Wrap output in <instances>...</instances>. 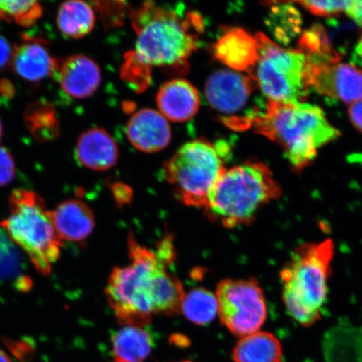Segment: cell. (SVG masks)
Here are the masks:
<instances>
[{
  "label": "cell",
  "mask_w": 362,
  "mask_h": 362,
  "mask_svg": "<svg viewBox=\"0 0 362 362\" xmlns=\"http://www.w3.org/2000/svg\"><path fill=\"white\" fill-rule=\"evenodd\" d=\"M130 264L112 269L106 296L123 327H146L153 315H175L185 297L182 283L169 271L175 261L172 238L163 239L156 251L128 239Z\"/></svg>",
  "instance_id": "cell-1"
},
{
  "label": "cell",
  "mask_w": 362,
  "mask_h": 362,
  "mask_svg": "<svg viewBox=\"0 0 362 362\" xmlns=\"http://www.w3.org/2000/svg\"><path fill=\"white\" fill-rule=\"evenodd\" d=\"M334 251L330 238L300 244L280 271L284 305L302 327H312L322 316Z\"/></svg>",
  "instance_id": "cell-2"
},
{
  "label": "cell",
  "mask_w": 362,
  "mask_h": 362,
  "mask_svg": "<svg viewBox=\"0 0 362 362\" xmlns=\"http://www.w3.org/2000/svg\"><path fill=\"white\" fill-rule=\"evenodd\" d=\"M252 127L280 144L297 172L314 160L320 148L341 135L319 107L305 103L268 102Z\"/></svg>",
  "instance_id": "cell-3"
},
{
  "label": "cell",
  "mask_w": 362,
  "mask_h": 362,
  "mask_svg": "<svg viewBox=\"0 0 362 362\" xmlns=\"http://www.w3.org/2000/svg\"><path fill=\"white\" fill-rule=\"evenodd\" d=\"M282 196V188L269 167L247 162L226 169L208 194L204 210L226 228L250 225L260 211Z\"/></svg>",
  "instance_id": "cell-4"
},
{
  "label": "cell",
  "mask_w": 362,
  "mask_h": 362,
  "mask_svg": "<svg viewBox=\"0 0 362 362\" xmlns=\"http://www.w3.org/2000/svg\"><path fill=\"white\" fill-rule=\"evenodd\" d=\"M193 20L151 3L140 8L133 16L136 63L148 67L182 64L197 49V35L189 24Z\"/></svg>",
  "instance_id": "cell-5"
},
{
  "label": "cell",
  "mask_w": 362,
  "mask_h": 362,
  "mask_svg": "<svg viewBox=\"0 0 362 362\" xmlns=\"http://www.w3.org/2000/svg\"><path fill=\"white\" fill-rule=\"evenodd\" d=\"M1 226L28 256L36 270L51 274L60 259L63 241L57 232L52 212L37 193L17 189L10 197V214Z\"/></svg>",
  "instance_id": "cell-6"
},
{
  "label": "cell",
  "mask_w": 362,
  "mask_h": 362,
  "mask_svg": "<svg viewBox=\"0 0 362 362\" xmlns=\"http://www.w3.org/2000/svg\"><path fill=\"white\" fill-rule=\"evenodd\" d=\"M219 148L205 140H194L165 163V178L185 206L205 208L208 194L226 170L225 155Z\"/></svg>",
  "instance_id": "cell-7"
},
{
  "label": "cell",
  "mask_w": 362,
  "mask_h": 362,
  "mask_svg": "<svg viewBox=\"0 0 362 362\" xmlns=\"http://www.w3.org/2000/svg\"><path fill=\"white\" fill-rule=\"evenodd\" d=\"M259 57L250 75L268 102L302 103L309 93L305 54L286 49L264 34L255 36Z\"/></svg>",
  "instance_id": "cell-8"
},
{
  "label": "cell",
  "mask_w": 362,
  "mask_h": 362,
  "mask_svg": "<svg viewBox=\"0 0 362 362\" xmlns=\"http://www.w3.org/2000/svg\"><path fill=\"white\" fill-rule=\"evenodd\" d=\"M215 294L217 315L230 333L243 338L260 332L268 317V307L256 279L221 280Z\"/></svg>",
  "instance_id": "cell-9"
},
{
  "label": "cell",
  "mask_w": 362,
  "mask_h": 362,
  "mask_svg": "<svg viewBox=\"0 0 362 362\" xmlns=\"http://www.w3.org/2000/svg\"><path fill=\"white\" fill-rule=\"evenodd\" d=\"M259 90L256 81L250 74L230 69L214 72L208 78L205 88L206 97L210 106L223 115L226 125L244 129L239 115L243 113L252 126L256 117L262 112L253 111L252 101L255 98V92Z\"/></svg>",
  "instance_id": "cell-10"
},
{
  "label": "cell",
  "mask_w": 362,
  "mask_h": 362,
  "mask_svg": "<svg viewBox=\"0 0 362 362\" xmlns=\"http://www.w3.org/2000/svg\"><path fill=\"white\" fill-rule=\"evenodd\" d=\"M307 81L319 93L347 103L362 98V71L346 63L307 60Z\"/></svg>",
  "instance_id": "cell-11"
},
{
  "label": "cell",
  "mask_w": 362,
  "mask_h": 362,
  "mask_svg": "<svg viewBox=\"0 0 362 362\" xmlns=\"http://www.w3.org/2000/svg\"><path fill=\"white\" fill-rule=\"evenodd\" d=\"M127 136L139 151L155 153L169 146L171 129L168 120L160 112L143 108L130 117Z\"/></svg>",
  "instance_id": "cell-12"
},
{
  "label": "cell",
  "mask_w": 362,
  "mask_h": 362,
  "mask_svg": "<svg viewBox=\"0 0 362 362\" xmlns=\"http://www.w3.org/2000/svg\"><path fill=\"white\" fill-rule=\"evenodd\" d=\"M214 54L230 70L250 74L259 57L255 36L242 28L226 31L217 40Z\"/></svg>",
  "instance_id": "cell-13"
},
{
  "label": "cell",
  "mask_w": 362,
  "mask_h": 362,
  "mask_svg": "<svg viewBox=\"0 0 362 362\" xmlns=\"http://www.w3.org/2000/svg\"><path fill=\"white\" fill-rule=\"evenodd\" d=\"M58 71L63 92L76 99L92 96L101 84L100 68L93 59L84 55L68 57Z\"/></svg>",
  "instance_id": "cell-14"
},
{
  "label": "cell",
  "mask_w": 362,
  "mask_h": 362,
  "mask_svg": "<svg viewBox=\"0 0 362 362\" xmlns=\"http://www.w3.org/2000/svg\"><path fill=\"white\" fill-rule=\"evenodd\" d=\"M156 103L158 112L167 120L181 123L197 115L201 99L197 89L188 81L174 79L158 90Z\"/></svg>",
  "instance_id": "cell-15"
},
{
  "label": "cell",
  "mask_w": 362,
  "mask_h": 362,
  "mask_svg": "<svg viewBox=\"0 0 362 362\" xmlns=\"http://www.w3.org/2000/svg\"><path fill=\"white\" fill-rule=\"evenodd\" d=\"M11 65L21 78L34 83L57 74L60 67L43 42L34 40H26L13 49Z\"/></svg>",
  "instance_id": "cell-16"
},
{
  "label": "cell",
  "mask_w": 362,
  "mask_h": 362,
  "mask_svg": "<svg viewBox=\"0 0 362 362\" xmlns=\"http://www.w3.org/2000/svg\"><path fill=\"white\" fill-rule=\"evenodd\" d=\"M76 157L86 168L106 171L116 165L119 148L105 129L93 128L80 136L76 143Z\"/></svg>",
  "instance_id": "cell-17"
},
{
  "label": "cell",
  "mask_w": 362,
  "mask_h": 362,
  "mask_svg": "<svg viewBox=\"0 0 362 362\" xmlns=\"http://www.w3.org/2000/svg\"><path fill=\"white\" fill-rule=\"evenodd\" d=\"M54 224L62 241L81 242L95 228L93 212L81 200L63 202L52 212Z\"/></svg>",
  "instance_id": "cell-18"
},
{
  "label": "cell",
  "mask_w": 362,
  "mask_h": 362,
  "mask_svg": "<svg viewBox=\"0 0 362 362\" xmlns=\"http://www.w3.org/2000/svg\"><path fill=\"white\" fill-rule=\"evenodd\" d=\"M233 357L234 362H284L283 347L274 334L259 332L240 339Z\"/></svg>",
  "instance_id": "cell-19"
},
{
  "label": "cell",
  "mask_w": 362,
  "mask_h": 362,
  "mask_svg": "<svg viewBox=\"0 0 362 362\" xmlns=\"http://www.w3.org/2000/svg\"><path fill=\"white\" fill-rule=\"evenodd\" d=\"M112 350L117 362H146L153 348V339L141 327H124L113 334Z\"/></svg>",
  "instance_id": "cell-20"
},
{
  "label": "cell",
  "mask_w": 362,
  "mask_h": 362,
  "mask_svg": "<svg viewBox=\"0 0 362 362\" xmlns=\"http://www.w3.org/2000/svg\"><path fill=\"white\" fill-rule=\"evenodd\" d=\"M96 16L88 3L72 0L63 3L57 12V24L59 30L66 37L81 39L94 28Z\"/></svg>",
  "instance_id": "cell-21"
},
{
  "label": "cell",
  "mask_w": 362,
  "mask_h": 362,
  "mask_svg": "<svg viewBox=\"0 0 362 362\" xmlns=\"http://www.w3.org/2000/svg\"><path fill=\"white\" fill-rule=\"evenodd\" d=\"M181 312L191 321L199 325H208L214 320L218 314L216 294L198 288L185 294Z\"/></svg>",
  "instance_id": "cell-22"
},
{
  "label": "cell",
  "mask_w": 362,
  "mask_h": 362,
  "mask_svg": "<svg viewBox=\"0 0 362 362\" xmlns=\"http://www.w3.org/2000/svg\"><path fill=\"white\" fill-rule=\"evenodd\" d=\"M42 13L43 8L38 1H0V21L22 27L34 25Z\"/></svg>",
  "instance_id": "cell-23"
},
{
  "label": "cell",
  "mask_w": 362,
  "mask_h": 362,
  "mask_svg": "<svg viewBox=\"0 0 362 362\" xmlns=\"http://www.w3.org/2000/svg\"><path fill=\"white\" fill-rule=\"evenodd\" d=\"M26 121L33 135L40 139H53L57 134L55 113L47 103L33 104L26 112Z\"/></svg>",
  "instance_id": "cell-24"
},
{
  "label": "cell",
  "mask_w": 362,
  "mask_h": 362,
  "mask_svg": "<svg viewBox=\"0 0 362 362\" xmlns=\"http://www.w3.org/2000/svg\"><path fill=\"white\" fill-rule=\"evenodd\" d=\"M298 4L313 15L329 16L342 11L346 12L351 1H302Z\"/></svg>",
  "instance_id": "cell-25"
},
{
  "label": "cell",
  "mask_w": 362,
  "mask_h": 362,
  "mask_svg": "<svg viewBox=\"0 0 362 362\" xmlns=\"http://www.w3.org/2000/svg\"><path fill=\"white\" fill-rule=\"evenodd\" d=\"M16 165L10 151L0 146V187L10 184L15 177Z\"/></svg>",
  "instance_id": "cell-26"
},
{
  "label": "cell",
  "mask_w": 362,
  "mask_h": 362,
  "mask_svg": "<svg viewBox=\"0 0 362 362\" xmlns=\"http://www.w3.org/2000/svg\"><path fill=\"white\" fill-rule=\"evenodd\" d=\"M349 116L351 123L362 133V98L351 104Z\"/></svg>",
  "instance_id": "cell-27"
},
{
  "label": "cell",
  "mask_w": 362,
  "mask_h": 362,
  "mask_svg": "<svg viewBox=\"0 0 362 362\" xmlns=\"http://www.w3.org/2000/svg\"><path fill=\"white\" fill-rule=\"evenodd\" d=\"M12 53L11 45L0 35V70L11 62Z\"/></svg>",
  "instance_id": "cell-28"
},
{
  "label": "cell",
  "mask_w": 362,
  "mask_h": 362,
  "mask_svg": "<svg viewBox=\"0 0 362 362\" xmlns=\"http://www.w3.org/2000/svg\"><path fill=\"white\" fill-rule=\"evenodd\" d=\"M346 13L356 24L362 25V0L351 1L350 6L346 8Z\"/></svg>",
  "instance_id": "cell-29"
},
{
  "label": "cell",
  "mask_w": 362,
  "mask_h": 362,
  "mask_svg": "<svg viewBox=\"0 0 362 362\" xmlns=\"http://www.w3.org/2000/svg\"><path fill=\"white\" fill-rule=\"evenodd\" d=\"M353 58L358 64L362 66V36L356 45L354 54H353Z\"/></svg>",
  "instance_id": "cell-30"
},
{
  "label": "cell",
  "mask_w": 362,
  "mask_h": 362,
  "mask_svg": "<svg viewBox=\"0 0 362 362\" xmlns=\"http://www.w3.org/2000/svg\"><path fill=\"white\" fill-rule=\"evenodd\" d=\"M0 362H12V361L6 352L0 351Z\"/></svg>",
  "instance_id": "cell-31"
},
{
  "label": "cell",
  "mask_w": 362,
  "mask_h": 362,
  "mask_svg": "<svg viewBox=\"0 0 362 362\" xmlns=\"http://www.w3.org/2000/svg\"><path fill=\"white\" fill-rule=\"evenodd\" d=\"M2 135H3V126L1 124V121H0V140H1Z\"/></svg>",
  "instance_id": "cell-32"
},
{
  "label": "cell",
  "mask_w": 362,
  "mask_h": 362,
  "mask_svg": "<svg viewBox=\"0 0 362 362\" xmlns=\"http://www.w3.org/2000/svg\"><path fill=\"white\" fill-rule=\"evenodd\" d=\"M181 362H192V361H181Z\"/></svg>",
  "instance_id": "cell-33"
}]
</instances>
